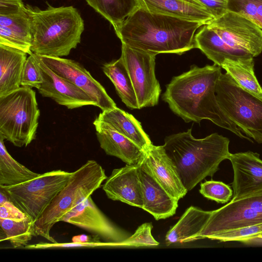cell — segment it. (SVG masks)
<instances>
[{"label":"cell","instance_id":"obj_19","mask_svg":"<svg viewBox=\"0 0 262 262\" xmlns=\"http://www.w3.org/2000/svg\"><path fill=\"white\" fill-rule=\"evenodd\" d=\"M139 172L143 193L142 209L156 220L173 215L178 207V200L171 196L140 163Z\"/></svg>","mask_w":262,"mask_h":262},{"label":"cell","instance_id":"obj_12","mask_svg":"<svg viewBox=\"0 0 262 262\" xmlns=\"http://www.w3.org/2000/svg\"><path fill=\"white\" fill-rule=\"evenodd\" d=\"M61 221L83 229L106 242H119L129 236L104 214L91 195L82 199Z\"/></svg>","mask_w":262,"mask_h":262},{"label":"cell","instance_id":"obj_24","mask_svg":"<svg viewBox=\"0 0 262 262\" xmlns=\"http://www.w3.org/2000/svg\"><path fill=\"white\" fill-rule=\"evenodd\" d=\"M96 118L111 125L144 150L152 144L141 123L132 115L117 107L102 111Z\"/></svg>","mask_w":262,"mask_h":262},{"label":"cell","instance_id":"obj_3","mask_svg":"<svg viewBox=\"0 0 262 262\" xmlns=\"http://www.w3.org/2000/svg\"><path fill=\"white\" fill-rule=\"evenodd\" d=\"M191 132L190 128L166 136L163 145L187 191L206 177H212L231 155L228 138L214 133L196 139Z\"/></svg>","mask_w":262,"mask_h":262},{"label":"cell","instance_id":"obj_8","mask_svg":"<svg viewBox=\"0 0 262 262\" xmlns=\"http://www.w3.org/2000/svg\"><path fill=\"white\" fill-rule=\"evenodd\" d=\"M72 173L61 169L52 170L17 185L0 186V189L34 223L67 185Z\"/></svg>","mask_w":262,"mask_h":262},{"label":"cell","instance_id":"obj_7","mask_svg":"<svg viewBox=\"0 0 262 262\" xmlns=\"http://www.w3.org/2000/svg\"><path fill=\"white\" fill-rule=\"evenodd\" d=\"M215 94L226 116L248 137L262 143V99L242 88L227 73L221 74Z\"/></svg>","mask_w":262,"mask_h":262},{"label":"cell","instance_id":"obj_30","mask_svg":"<svg viewBox=\"0 0 262 262\" xmlns=\"http://www.w3.org/2000/svg\"><path fill=\"white\" fill-rule=\"evenodd\" d=\"M1 242L8 241L14 248L28 245L34 232V222L29 217L22 220L0 218Z\"/></svg>","mask_w":262,"mask_h":262},{"label":"cell","instance_id":"obj_38","mask_svg":"<svg viewBox=\"0 0 262 262\" xmlns=\"http://www.w3.org/2000/svg\"><path fill=\"white\" fill-rule=\"evenodd\" d=\"M203 5L213 15L217 18L228 11V0H197Z\"/></svg>","mask_w":262,"mask_h":262},{"label":"cell","instance_id":"obj_28","mask_svg":"<svg viewBox=\"0 0 262 262\" xmlns=\"http://www.w3.org/2000/svg\"><path fill=\"white\" fill-rule=\"evenodd\" d=\"M254 58L233 60L226 59L221 68L242 88L262 99V88L254 73Z\"/></svg>","mask_w":262,"mask_h":262},{"label":"cell","instance_id":"obj_20","mask_svg":"<svg viewBox=\"0 0 262 262\" xmlns=\"http://www.w3.org/2000/svg\"><path fill=\"white\" fill-rule=\"evenodd\" d=\"M140 7L155 13L199 21L204 25L214 18L197 0H139Z\"/></svg>","mask_w":262,"mask_h":262},{"label":"cell","instance_id":"obj_10","mask_svg":"<svg viewBox=\"0 0 262 262\" xmlns=\"http://www.w3.org/2000/svg\"><path fill=\"white\" fill-rule=\"evenodd\" d=\"M156 56L122 43L120 57L131 79L139 109L159 102L161 90L155 74Z\"/></svg>","mask_w":262,"mask_h":262},{"label":"cell","instance_id":"obj_34","mask_svg":"<svg viewBox=\"0 0 262 262\" xmlns=\"http://www.w3.org/2000/svg\"><path fill=\"white\" fill-rule=\"evenodd\" d=\"M261 233L262 223L224 232L214 235L209 239L221 242H241Z\"/></svg>","mask_w":262,"mask_h":262},{"label":"cell","instance_id":"obj_37","mask_svg":"<svg viewBox=\"0 0 262 262\" xmlns=\"http://www.w3.org/2000/svg\"><path fill=\"white\" fill-rule=\"evenodd\" d=\"M27 9L22 0H0V15L18 14Z\"/></svg>","mask_w":262,"mask_h":262},{"label":"cell","instance_id":"obj_29","mask_svg":"<svg viewBox=\"0 0 262 262\" xmlns=\"http://www.w3.org/2000/svg\"><path fill=\"white\" fill-rule=\"evenodd\" d=\"M116 29L140 7L139 0H85Z\"/></svg>","mask_w":262,"mask_h":262},{"label":"cell","instance_id":"obj_26","mask_svg":"<svg viewBox=\"0 0 262 262\" xmlns=\"http://www.w3.org/2000/svg\"><path fill=\"white\" fill-rule=\"evenodd\" d=\"M102 70L114 85L122 101L131 110L139 109L137 98L128 71L122 60L103 64Z\"/></svg>","mask_w":262,"mask_h":262},{"label":"cell","instance_id":"obj_22","mask_svg":"<svg viewBox=\"0 0 262 262\" xmlns=\"http://www.w3.org/2000/svg\"><path fill=\"white\" fill-rule=\"evenodd\" d=\"M196 48L200 49L214 63L220 66L226 59L238 60L254 57L250 53L234 49L207 25L203 26L195 36Z\"/></svg>","mask_w":262,"mask_h":262},{"label":"cell","instance_id":"obj_13","mask_svg":"<svg viewBox=\"0 0 262 262\" xmlns=\"http://www.w3.org/2000/svg\"><path fill=\"white\" fill-rule=\"evenodd\" d=\"M37 56L53 72L88 94L102 111L117 107L104 87L78 62L62 57Z\"/></svg>","mask_w":262,"mask_h":262},{"label":"cell","instance_id":"obj_15","mask_svg":"<svg viewBox=\"0 0 262 262\" xmlns=\"http://www.w3.org/2000/svg\"><path fill=\"white\" fill-rule=\"evenodd\" d=\"M159 184L173 198L179 200L187 193L177 168L163 145H150L140 162Z\"/></svg>","mask_w":262,"mask_h":262},{"label":"cell","instance_id":"obj_18","mask_svg":"<svg viewBox=\"0 0 262 262\" xmlns=\"http://www.w3.org/2000/svg\"><path fill=\"white\" fill-rule=\"evenodd\" d=\"M93 124L100 146L106 154L117 157L127 165L140 164L144 155V150L109 124L96 118Z\"/></svg>","mask_w":262,"mask_h":262},{"label":"cell","instance_id":"obj_1","mask_svg":"<svg viewBox=\"0 0 262 262\" xmlns=\"http://www.w3.org/2000/svg\"><path fill=\"white\" fill-rule=\"evenodd\" d=\"M222 73V68L215 63L203 67L193 65L189 71L172 78L166 86L162 99L185 122L200 123L203 120H209L252 142L226 116L218 103L215 86Z\"/></svg>","mask_w":262,"mask_h":262},{"label":"cell","instance_id":"obj_11","mask_svg":"<svg viewBox=\"0 0 262 262\" xmlns=\"http://www.w3.org/2000/svg\"><path fill=\"white\" fill-rule=\"evenodd\" d=\"M207 25L231 48L254 57L262 52V29L247 17L227 11Z\"/></svg>","mask_w":262,"mask_h":262},{"label":"cell","instance_id":"obj_21","mask_svg":"<svg viewBox=\"0 0 262 262\" xmlns=\"http://www.w3.org/2000/svg\"><path fill=\"white\" fill-rule=\"evenodd\" d=\"M32 35L28 9L18 14L0 15V44L21 50L29 55Z\"/></svg>","mask_w":262,"mask_h":262},{"label":"cell","instance_id":"obj_35","mask_svg":"<svg viewBox=\"0 0 262 262\" xmlns=\"http://www.w3.org/2000/svg\"><path fill=\"white\" fill-rule=\"evenodd\" d=\"M42 78L33 53L27 58L22 72L21 86L38 89L42 83Z\"/></svg>","mask_w":262,"mask_h":262},{"label":"cell","instance_id":"obj_33","mask_svg":"<svg viewBox=\"0 0 262 262\" xmlns=\"http://www.w3.org/2000/svg\"><path fill=\"white\" fill-rule=\"evenodd\" d=\"M199 191L205 198L223 204L228 202L233 195V190L229 185L213 180L201 183Z\"/></svg>","mask_w":262,"mask_h":262},{"label":"cell","instance_id":"obj_39","mask_svg":"<svg viewBox=\"0 0 262 262\" xmlns=\"http://www.w3.org/2000/svg\"><path fill=\"white\" fill-rule=\"evenodd\" d=\"M241 242L248 245H261L262 244V233L243 240Z\"/></svg>","mask_w":262,"mask_h":262},{"label":"cell","instance_id":"obj_23","mask_svg":"<svg viewBox=\"0 0 262 262\" xmlns=\"http://www.w3.org/2000/svg\"><path fill=\"white\" fill-rule=\"evenodd\" d=\"M27 54L21 50L0 44V97L21 86Z\"/></svg>","mask_w":262,"mask_h":262},{"label":"cell","instance_id":"obj_6","mask_svg":"<svg viewBox=\"0 0 262 262\" xmlns=\"http://www.w3.org/2000/svg\"><path fill=\"white\" fill-rule=\"evenodd\" d=\"M40 111L29 86L0 97V136L14 146H27L36 138Z\"/></svg>","mask_w":262,"mask_h":262},{"label":"cell","instance_id":"obj_25","mask_svg":"<svg viewBox=\"0 0 262 262\" xmlns=\"http://www.w3.org/2000/svg\"><path fill=\"white\" fill-rule=\"evenodd\" d=\"M212 211H205L198 207L190 206L172 226L165 236L167 245L177 243L192 242L204 227Z\"/></svg>","mask_w":262,"mask_h":262},{"label":"cell","instance_id":"obj_14","mask_svg":"<svg viewBox=\"0 0 262 262\" xmlns=\"http://www.w3.org/2000/svg\"><path fill=\"white\" fill-rule=\"evenodd\" d=\"M33 54L42 78V83L37 89L42 96L50 98L68 109L87 105L97 106V103L85 92L55 73L37 55Z\"/></svg>","mask_w":262,"mask_h":262},{"label":"cell","instance_id":"obj_16","mask_svg":"<svg viewBox=\"0 0 262 262\" xmlns=\"http://www.w3.org/2000/svg\"><path fill=\"white\" fill-rule=\"evenodd\" d=\"M228 160L234 173L231 200L262 190V160L259 154L250 151L231 154Z\"/></svg>","mask_w":262,"mask_h":262},{"label":"cell","instance_id":"obj_4","mask_svg":"<svg viewBox=\"0 0 262 262\" xmlns=\"http://www.w3.org/2000/svg\"><path fill=\"white\" fill-rule=\"evenodd\" d=\"M27 8L32 29V53L62 57L80 42L84 21L74 7L49 6L45 10Z\"/></svg>","mask_w":262,"mask_h":262},{"label":"cell","instance_id":"obj_31","mask_svg":"<svg viewBox=\"0 0 262 262\" xmlns=\"http://www.w3.org/2000/svg\"><path fill=\"white\" fill-rule=\"evenodd\" d=\"M227 9L247 17L262 29V0H228Z\"/></svg>","mask_w":262,"mask_h":262},{"label":"cell","instance_id":"obj_5","mask_svg":"<svg viewBox=\"0 0 262 262\" xmlns=\"http://www.w3.org/2000/svg\"><path fill=\"white\" fill-rule=\"evenodd\" d=\"M105 171L96 161L88 160L72 174L40 216L34 223L35 236L50 242L56 241L51 235L52 228L83 198L91 195L107 179Z\"/></svg>","mask_w":262,"mask_h":262},{"label":"cell","instance_id":"obj_27","mask_svg":"<svg viewBox=\"0 0 262 262\" xmlns=\"http://www.w3.org/2000/svg\"><path fill=\"white\" fill-rule=\"evenodd\" d=\"M18 162L7 151L0 136V186L17 185L39 175Z\"/></svg>","mask_w":262,"mask_h":262},{"label":"cell","instance_id":"obj_17","mask_svg":"<svg viewBox=\"0 0 262 262\" xmlns=\"http://www.w3.org/2000/svg\"><path fill=\"white\" fill-rule=\"evenodd\" d=\"M102 189L107 198L129 205L143 208V200L139 165L125 166L113 170Z\"/></svg>","mask_w":262,"mask_h":262},{"label":"cell","instance_id":"obj_2","mask_svg":"<svg viewBox=\"0 0 262 262\" xmlns=\"http://www.w3.org/2000/svg\"><path fill=\"white\" fill-rule=\"evenodd\" d=\"M199 21L152 12L139 7L114 29L122 43L157 55H181L196 48Z\"/></svg>","mask_w":262,"mask_h":262},{"label":"cell","instance_id":"obj_9","mask_svg":"<svg viewBox=\"0 0 262 262\" xmlns=\"http://www.w3.org/2000/svg\"><path fill=\"white\" fill-rule=\"evenodd\" d=\"M262 223V190L212 211L201 232L192 241L208 238L228 231Z\"/></svg>","mask_w":262,"mask_h":262},{"label":"cell","instance_id":"obj_36","mask_svg":"<svg viewBox=\"0 0 262 262\" xmlns=\"http://www.w3.org/2000/svg\"><path fill=\"white\" fill-rule=\"evenodd\" d=\"M27 217L9 199L0 203V218L22 220Z\"/></svg>","mask_w":262,"mask_h":262},{"label":"cell","instance_id":"obj_32","mask_svg":"<svg viewBox=\"0 0 262 262\" xmlns=\"http://www.w3.org/2000/svg\"><path fill=\"white\" fill-rule=\"evenodd\" d=\"M152 225L145 223L138 227L136 231L125 239L113 243L114 247H152L159 245V243L151 234Z\"/></svg>","mask_w":262,"mask_h":262}]
</instances>
